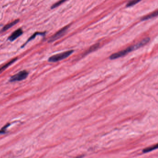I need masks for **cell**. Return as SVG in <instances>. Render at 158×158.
Segmentation results:
<instances>
[{
	"mask_svg": "<svg viewBox=\"0 0 158 158\" xmlns=\"http://www.w3.org/2000/svg\"><path fill=\"white\" fill-rule=\"evenodd\" d=\"M150 41V38H146L144 40H142L141 41L137 43V44L128 47L126 49L123 50L120 52L118 53H115L111 55L110 58L111 60L115 59L116 58H119L120 57H122L125 55H126L128 53H130L133 51L138 49L139 48L141 47L142 46H144L145 45L147 44Z\"/></svg>",
	"mask_w": 158,
	"mask_h": 158,
	"instance_id": "1",
	"label": "cell"
},
{
	"mask_svg": "<svg viewBox=\"0 0 158 158\" xmlns=\"http://www.w3.org/2000/svg\"><path fill=\"white\" fill-rule=\"evenodd\" d=\"M73 50H70L63 53H60L54 55H53L48 59V61L50 62H56L67 58L73 53Z\"/></svg>",
	"mask_w": 158,
	"mask_h": 158,
	"instance_id": "2",
	"label": "cell"
},
{
	"mask_svg": "<svg viewBox=\"0 0 158 158\" xmlns=\"http://www.w3.org/2000/svg\"><path fill=\"white\" fill-rule=\"evenodd\" d=\"M28 75V72L26 71H22L17 74H16L11 77L9 81L11 82L21 81L26 79Z\"/></svg>",
	"mask_w": 158,
	"mask_h": 158,
	"instance_id": "3",
	"label": "cell"
},
{
	"mask_svg": "<svg viewBox=\"0 0 158 158\" xmlns=\"http://www.w3.org/2000/svg\"><path fill=\"white\" fill-rule=\"evenodd\" d=\"M69 26H66L59 30L58 32H57L55 34H54L53 36L50 38L49 40V42H53L56 40H57L59 39L61 37H62L63 34L67 31V29H68Z\"/></svg>",
	"mask_w": 158,
	"mask_h": 158,
	"instance_id": "4",
	"label": "cell"
},
{
	"mask_svg": "<svg viewBox=\"0 0 158 158\" xmlns=\"http://www.w3.org/2000/svg\"><path fill=\"white\" fill-rule=\"evenodd\" d=\"M23 33V31L22 30L19 28L16 30L15 32H13L10 36L9 37L8 40L10 41H13L15 40H16L19 37L21 36Z\"/></svg>",
	"mask_w": 158,
	"mask_h": 158,
	"instance_id": "5",
	"label": "cell"
},
{
	"mask_svg": "<svg viewBox=\"0 0 158 158\" xmlns=\"http://www.w3.org/2000/svg\"><path fill=\"white\" fill-rule=\"evenodd\" d=\"M20 21V20L19 19H17L15 21H14L12 22H11L10 23L7 24L5 26L3 27V28L1 30V32H5L7 30H8L9 29H10L11 27H12L14 26H15V25H16V24H17L19 21Z\"/></svg>",
	"mask_w": 158,
	"mask_h": 158,
	"instance_id": "6",
	"label": "cell"
},
{
	"mask_svg": "<svg viewBox=\"0 0 158 158\" xmlns=\"http://www.w3.org/2000/svg\"><path fill=\"white\" fill-rule=\"evenodd\" d=\"M158 16V11H156L155 12H153V13H152L151 14L148 15L147 16H144V17H143L142 19V21H146V20H148L149 19H152L153 18L155 17H156Z\"/></svg>",
	"mask_w": 158,
	"mask_h": 158,
	"instance_id": "7",
	"label": "cell"
},
{
	"mask_svg": "<svg viewBox=\"0 0 158 158\" xmlns=\"http://www.w3.org/2000/svg\"><path fill=\"white\" fill-rule=\"evenodd\" d=\"M17 58H14V59H12V60H11L10 61H9L8 63L5 64V65H4L3 66L1 67L0 68V72H1L2 71H3V70H5V69L8 68V66H9L11 64H12V63H14L15 62H16L17 60Z\"/></svg>",
	"mask_w": 158,
	"mask_h": 158,
	"instance_id": "8",
	"label": "cell"
},
{
	"mask_svg": "<svg viewBox=\"0 0 158 158\" xmlns=\"http://www.w3.org/2000/svg\"><path fill=\"white\" fill-rule=\"evenodd\" d=\"M158 148V144H156L155 146H153L152 147H150L149 148H146L143 150V152L144 153H148L149 152L152 151L153 150H155Z\"/></svg>",
	"mask_w": 158,
	"mask_h": 158,
	"instance_id": "9",
	"label": "cell"
},
{
	"mask_svg": "<svg viewBox=\"0 0 158 158\" xmlns=\"http://www.w3.org/2000/svg\"><path fill=\"white\" fill-rule=\"evenodd\" d=\"M45 35V33H44V32H36V33H34V34H33L32 35L31 37H30V38H29V39L27 40V42H26V43L24 44V46H25V45H26V44H27L28 42H29V41H30L31 40H33V39H34V38H35V37H36L37 35Z\"/></svg>",
	"mask_w": 158,
	"mask_h": 158,
	"instance_id": "10",
	"label": "cell"
},
{
	"mask_svg": "<svg viewBox=\"0 0 158 158\" xmlns=\"http://www.w3.org/2000/svg\"><path fill=\"white\" fill-rule=\"evenodd\" d=\"M142 0H132L130 1L129 2H128L126 4V7H132L133 6L135 5L136 4L138 3L139 2L141 1Z\"/></svg>",
	"mask_w": 158,
	"mask_h": 158,
	"instance_id": "11",
	"label": "cell"
},
{
	"mask_svg": "<svg viewBox=\"0 0 158 158\" xmlns=\"http://www.w3.org/2000/svg\"><path fill=\"white\" fill-rule=\"evenodd\" d=\"M99 43H97L94 45H93V46H92L90 48V49L89 50V52L90 53L93 51H95V49H96L97 48L99 47Z\"/></svg>",
	"mask_w": 158,
	"mask_h": 158,
	"instance_id": "12",
	"label": "cell"
},
{
	"mask_svg": "<svg viewBox=\"0 0 158 158\" xmlns=\"http://www.w3.org/2000/svg\"><path fill=\"white\" fill-rule=\"evenodd\" d=\"M10 125V124H6L5 126H3L0 130V134H4L6 133V129L7 128V127L8 126H9Z\"/></svg>",
	"mask_w": 158,
	"mask_h": 158,
	"instance_id": "13",
	"label": "cell"
}]
</instances>
